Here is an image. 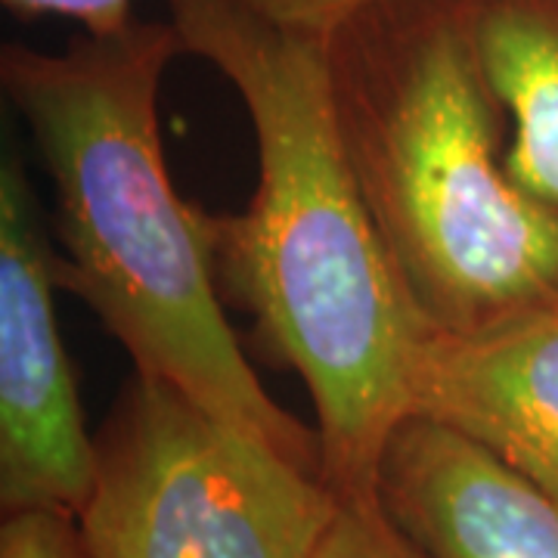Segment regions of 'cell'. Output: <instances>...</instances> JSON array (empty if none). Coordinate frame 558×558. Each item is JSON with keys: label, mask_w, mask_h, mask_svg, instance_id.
<instances>
[{"label": "cell", "mask_w": 558, "mask_h": 558, "mask_svg": "<svg viewBox=\"0 0 558 558\" xmlns=\"http://www.w3.org/2000/svg\"><path fill=\"white\" fill-rule=\"evenodd\" d=\"M186 57L218 69L252 121L258 183L242 215H208L223 301L307 388L339 497H379L381 453L410 418L432 326L369 215L332 106L326 28L258 0H168Z\"/></svg>", "instance_id": "1"}, {"label": "cell", "mask_w": 558, "mask_h": 558, "mask_svg": "<svg viewBox=\"0 0 558 558\" xmlns=\"http://www.w3.org/2000/svg\"><path fill=\"white\" fill-rule=\"evenodd\" d=\"M183 57L171 22L81 35L62 53L3 44L0 87L53 186L57 282L146 379L323 469L317 428L282 410L223 314L205 211L174 190L159 97ZM326 472V469H323Z\"/></svg>", "instance_id": "2"}, {"label": "cell", "mask_w": 558, "mask_h": 558, "mask_svg": "<svg viewBox=\"0 0 558 558\" xmlns=\"http://www.w3.org/2000/svg\"><path fill=\"white\" fill-rule=\"evenodd\" d=\"M341 143L432 332L558 299V208L506 171L509 116L472 0H376L326 25Z\"/></svg>", "instance_id": "3"}, {"label": "cell", "mask_w": 558, "mask_h": 558, "mask_svg": "<svg viewBox=\"0 0 558 558\" xmlns=\"http://www.w3.org/2000/svg\"><path fill=\"white\" fill-rule=\"evenodd\" d=\"M94 440L87 558H311L339 509L319 465L137 373Z\"/></svg>", "instance_id": "4"}, {"label": "cell", "mask_w": 558, "mask_h": 558, "mask_svg": "<svg viewBox=\"0 0 558 558\" xmlns=\"http://www.w3.org/2000/svg\"><path fill=\"white\" fill-rule=\"evenodd\" d=\"M57 252L20 156L0 161V509L78 519L97 440L84 425L53 292Z\"/></svg>", "instance_id": "5"}, {"label": "cell", "mask_w": 558, "mask_h": 558, "mask_svg": "<svg viewBox=\"0 0 558 558\" xmlns=\"http://www.w3.org/2000/svg\"><path fill=\"white\" fill-rule=\"evenodd\" d=\"M410 416L481 444L558 506V299L469 336L432 332Z\"/></svg>", "instance_id": "6"}, {"label": "cell", "mask_w": 558, "mask_h": 558, "mask_svg": "<svg viewBox=\"0 0 558 558\" xmlns=\"http://www.w3.org/2000/svg\"><path fill=\"white\" fill-rule=\"evenodd\" d=\"M376 494L425 558H558V506L481 444L432 418L400 422Z\"/></svg>", "instance_id": "7"}, {"label": "cell", "mask_w": 558, "mask_h": 558, "mask_svg": "<svg viewBox=\"0 0 558 558\" xmlns=\"http://www.w3.org/2000/svg\"><path fill=\"white\" fill-rule=\"evenodd\" d=\"M472 16L509 116L506 171L558 208V0H472Z\"/></svg>", "instance_id": "8"}, {"label": "cell", "mask_w": 558, "mask_h": 558, "mask_svg": "<svg viewBox=\"0 0 558 558\" xmlns=\"http://www.w3.org/2000/svg\"><path fill=\"white\" fill-rule=\"evenodd\" d=\"M311 558H425L385 512L379 497H339Z\"/></svg>", "instance_id": "9"}, {"label": "cell", "mask_w": 558, "mask_h": 558, "mask_svg": "<svg viewBox=\"0 0 558 558\" xmlns=\"http://www.w3.org/2000/svg\"><path fill=\"white\" fill-rule=\"evenodd\" d=\"M0 558H87L78 521L62 512H16L0 524Z\"/></svg>", "instance_id": "10"}, {"label": "cell", "mask_w": 558, "mask_h": 558, "mask_svg": "<svg viewBox=\"0 0 558 558\" xmlns=\"http://www.w3.org/2000/svg\"><path fill=\"white\" fill-rule=\"evenodd\" d=\"M3 7L25 20L60 16L78 22L84 35H116L134 25V0H3Z\"/></svg>", "instance_id": "11"}, {"label": "cell", "mask_w": 558, "mask_h": 558, "mask_svg": "<svg viewBox=\"0 0 558 558\" xmlns=\"http://www.w3.org/2000/svg\"><path fill=\"white\" fill-rule=\"evenodd\" d=\"M258 3L279 20L326 28V25L341 20L344 13L366 7V3H376V0H258Z\"/></svg>", "instance_id": "12"}]
</instances>
